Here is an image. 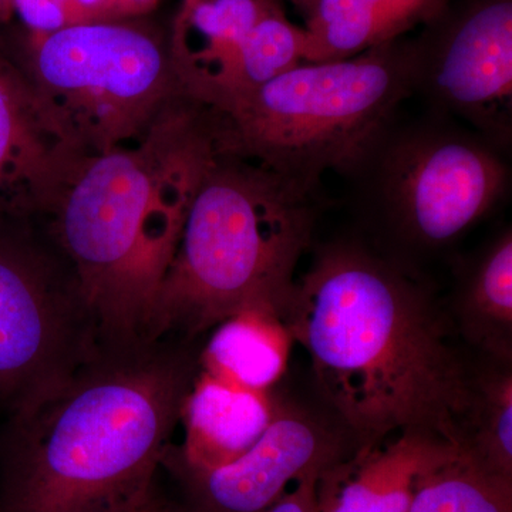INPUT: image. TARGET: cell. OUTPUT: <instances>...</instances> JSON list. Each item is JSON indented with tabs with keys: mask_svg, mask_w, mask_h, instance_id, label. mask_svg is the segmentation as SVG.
I'll return each mask as SVG.
<instances>
[{
	"mask_svg": "<svg viewBox=\"0 0 512 512\" xmlns=\"http://www.w3.org/2000/svg\"><path fill=\"white\" fill-rule=\"evenodd\" d=\"M198 362L201 370L255 392H271L284 376L292 336L274 313H238L211 329Z\"/></svg>",
	"mask_w": 512,
	"mask_h": 512,
	"instance_id": "obj_17",
	"label": "cell"
},
{
	"mask_svg": "<svg viewBox=\"0 0 512 512\" xmlns=\"http://www.w3.org/2000/svg\"><path fill=\"white\" fill-rule=\"evenodd\" d=\"M461 444L491 473L512 481L511 363L493 360L473 377Z\"/></svg>",
	"mask_w": 512,
	"mask_h": 512,
	"instance_id": "obj_20",
	"label": "cell"
},
{
	"mask_svg": "<svg viewBox=\"0 0 512 512\" xmlns=\"http://www.w3.org/2000/svg\"><path fill=\"white\" fill-rule=\"evenodd\" d=\"M82 157L57 133L22 67L0 49V220L39 218Z\"/></svg>",
	"mask_w": 512,
	"mask_h": 512,
	"instance_id": "obj_11",
	"label": "cell"
},
{
	"mask_svg": "<svg viewBox=\"0 0 512 512\" xmlns=\"http://www.w3.org/2000/svg\"><path fill=\"white\" fill-rule=\"evenodd\" d=\"M409 512H512V481L463 444L440 439L417 476Z\"/></svg>",
	"mask_w": 512,
	"mask_h": 512,
	"instance_id": "obj_18",
	"label": "cell"
},
{
	"mask_svg": "<svg viewBox=\"0 0 512 512\" xmlns=\"http://www.w3.org/2000/svg\"><path fill=\"white\" fill-rule=\"evenodd\" d=\"M214 153L204 107L181 94L133 146L80 158L36 218L76 272L100 348L147 342L158 292Z\"/></svg>",
	"mask_w": 512,
	"mask_h": 512,
	"instance_id": "obj_3",
	"label": "cell"
},
{
	"mask_svg": "<svg viewBox=\"0 0 512 512\" xmlns=\"http://www.w3.org/2000/svg\"><path fill=\"white\" fill-rule=\"evenodd\" d=\"M150 512H187L183 507H177V505L164 503L161 498H154L153 507H151Z\"/></svg>",
	"mask_w": 512,
	"mask_h": 512,
	"instance_id": "obj_25",
	"label": "cell"
},
{
	"mask_svg": "<svg viewBox=\"0 0 512 512\" xmlns=\"http://www.w3.org/2000/svg\"><path fill=\"white\" fill-rule=\"evenodd\" d=\"M291 2L293 3V6H295V8L298 9L306 18V16L309 15V12H311L315 0H291Z\"/></svg>",
	"mask_w": 512,
	"mask_h": 512,
	"instance_id": "obj_26",
	"label": "cell"
},
{
	"mask_svg": "<svg viewBox=\"0 0 512 512\" xmlns=\"http://www.w3.org/2000/svg\"><path fill=\"white\" fill-rule=\"evenodd\" d=\"M456 315L461 332L494 362L512 360V229L504 228L460 268Z\"/></svg>",
	"mask_w": 512,
	"mask_h": 512,
	"instance_id": "obj_16",
	"label": "cell"
},
{
	"mask_svg": "<svg viewBox=\"0 0 512 512\" xmlns=\"http://www.w3.org/2000/svg\"><path fill=\"white\" fill-rule=\"evenodd\" d=\"M99 350L76 272L42 224L0 220V407L32 406Z\"/></svg>",
	"mask_w": 512,
	"mask_h": 512,
	"instance_id": "obj_8",
	"label": "cell"
},
{
	"mask_svg": "<svg viewBox=\"0 0 512 512\" xmlns=\"http://www.w3.org/2000/svg\"><path fill=\"white\" fill-rule=\"evenodd\" d=\"M322 204V188L215 151L188 208L147 339L191 342L248 311L284 320Z\"/></svg>",
	"mask_w": 512,
	"mask_h": 512,
	"instance_id": "obj_4",
	"label": "cell"
},
{
	"mask_svg": "<svg viewBox=\"0 0 512 512\" xmlns=\"http://www.w3.org/2000/svg\"><path fill=\"white\" fill-rule=\"evenodd\" d=\"M190 342L99 348L66 383L10 413L0 512H100L153 493L198 376Z\"/></svg>",
	"mask_w": 512,
	"mask_h": 512,
	"instance_id": "obj_2",
	"label": "cell"
},
{
	"mask_svg": "<svg viewBox=\"0 0 512 512\" xmlns=\"http://www.w3.org/2000/svg\"><path fill=\"white\" fill-rule=\"evenodd\" d=\"M510 154L460 121L427 110L397 114L342 175L350 202L383 255L416 261L483 221L507 197Z\"/></svg>",
	"mask_w": 512,
	"mask_h": 512,
	"instance_id": "obj_6",
	"label": "cell"
},
{
	"mask_svg": "<svg viewBox=\"0 0 512 512\" xmlns=\"http://www.w3.org/2000/svg\"><path fill=\"white\" fill-rule=\"evenodd\" d=\"M414 42V94L495 147H512V0L448 5Z\"/></svg>",
	"mask_w": 512,
	"mask_h": 512,
	"instance_id": "obj_9",
	"label": "cell"
},
{
	"mask_svg": "<svg viewBox=\"0 0 512 512\" xmlns=\"http://www.w3.org/2000/svg\"><path fill=\"white\" fill-rule=\"evenodd\" d=\"M439 440L409 430L350 451L319 474L320 512H409L417 476Z\"/></svg>",
	"mask_w": 512,
	"mask_h": 512,
	"instance_id": "obj_13",
	"label": "cell"
},
{
	"mask_svg": "<svg viewBox=\"0 0 512 512\" xmlns=\"http://www.w3.org/2000/svg\"><path fill=\"white\" fill-rule=\"evenodd\" d=\"M278 10H284L281 0H181L168 40L184 96L198 103L211 93L249 33Z\"/></svg>",
	"mask_w": 512,
	"mask_h": 512,
	"instance_id": "obj_14",
	"label": "cell"
},
{
	"mask_svg": "<svg viewBox=\"0 0 512 512\" xmlns=\"http://www.w3.org/2000/svg\"><path fill=\"white\" fill-rule=\"evenodd\" d=\"M28 32L50 33L79 25L73 0H13Z\"/></svg>",
	"mask_w": 512,
	"mask_h": 512,
	"instance_id": "obj_21",
	"label": "cell"
},
{
	"mask_svg": "<svg viewBox=\"0 0 512 512\" xmlns=\"http://www.w3.org/2000/svg\"><path fill=\"white\" fill-rule=\"evenodd\" d=\"M441 318L414 269L345 238L315 249L284 323L362 444L409 430L461 443L473 376Z\"/></svg>",
	"mask_w": 512,
	"mask_h": 512,
	"instance_id": "obj_1",
	"label": "cell"
},
{
	"mask_svg": "<svg viewBox=\"0 0 512 512\" xmlns=\"http://www.w3.org/2000/svg\"><path fill=\"white\" fill-rule=\"evenodd\" d=\"M154 498H156V491L153 490V493L148 494L147 497L140 498V500L114 505V507L100 512H150L151 507H153Z\"/></svg>",
	"mask_w": 512,
	"mask_h": 512,
	"instance_id": "obj_24",
	"label": "cell"
},
{
	"mask_svg": "<svg viewBox=\"0 0 512 512\" xmlns=\"http://www.w3.org/2000/svg\"><path fill=\"white\" fill-rule=\"evenodd\" d=\"M160 0H73L79 25L147 18Z\"/></svg>",
	"mask_w": 512,
	"mask_h": 512,
	"instance_id": "obj_22",
	"label": "cell"
},
{
	"mask_svg": "<svg viewBox=\"0 0 512 512\" xmlns=\"http://www.w3.org/2000/svg\"><path fill=\"white\" fill-rule=\"evenodd\" d=\"M350 451L311 413L275 397L274 416L254 446L225 466L191 470L163 463L177 478L187 512H262L302 478Z\"/></svg>",
	"mask_w": 512,
	"mask_h": 512,
	"instance_id": "obj_10",
	"label": "cell"
},
{
	"mask_svg": "<svg viewBox=\"0 0 512 512\" xmlns=\"http://www.w3.org/2000/svg\"><path fill=\"white\" fill-rule=\"evenodd\" d=\"M23 53L37 101L79 156L133 146L183 94L168 33L147 18L26 30Z\"/></svg>",
	"mask_w": 512,
	"mask_h": 512,
	"instance_id": "obj_7",
	"label": "cell"
},
{
	"mask_svg": "<svg viewBox=\"0 0 512 512\" xmlns=\"http://www.w3.org/2000/svg\"><path fill=\"white\" fill-rule=\"evenodd\" d=\"M275 396L255 392L201 370L181 409V446L171 444L163 463L212 470L254 446L274 416Z\"/></svg>",
	"mask_w": 512,
	"mask_h": 512,
	"instance_id": "obj_12",
	"label": "cell"
},
{
	"mask_svg": "<svg viewBox=\"0 0 512 512\" xmlns=\"http://www.w3.org/2000/svg\"><path fill=\"white\" fill-rule=\"evenodd\" d=\"M414 96V42L402 39L336 62H302L204 107L215 151L320 188L342 177Z\"/></svg>",
	"mask_w": 512,
	"mask_h": 512,
	"instance_id": "obj_5",
	"label": "cell"
},
{
	"mask_svg": "<svg viewBox=\"0 0 512 512\" xmlns=\"http://www.w3.org/2000/svg\"><path fill=\"white\" fill-rule=\"evenodd\" d=\"M305 29L286 18L285 9L262 19L249 33L241 52L221 82L200 101L210 107L228 97L249 92L303 62Z\"/></svg>",
	"mask_w": 512,
	"mask_h": 512,
	"instance_id": "obj_19",
	"label": "cell"
},
{
	"mask_svg": "<svg viewBox=\"0 0 512 512\" xmlns=\"http://www.w3.org/2000/svg\"><path fill=\"white\" fill-rule=\"evenodd\" d=\"M450 0H315L306 16L303 62L350 59L429 23Z\"/></svg>",
	"mask_w": 512,
	"mask_h": 512,
	"instance_id": "obj_15",
	"label": "cell"
},
{
	"mask_svg": "<svg viewBox=\"0 0 512 512\" xmlns=\"http://www.w3.org/2000/svg\"><path fill=\"white\" fill-rule=\"evenodd\" d=\"M318 474L308 476L293 484L292 488L271 507L262 512H320L316 483Z\"/></svg>",
	"mask_w": 512,
	"mask_h": 512,
	"instance_id": "obj_23",
	"label": "cell"
}]
</instances>
